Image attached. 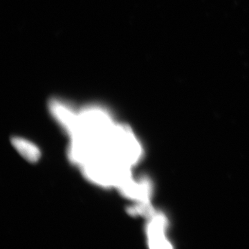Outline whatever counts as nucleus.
<instances>
[{
	"mask_svg": "<svg viewBox=\"0 0 249 249\" xmlns=\"http://www.w3.org/2000/svg\"><path fill=\"white\" fill-rule=\"evenodd\" d=\"M106 152V141L80 134L71 139L67 157L72 163L81 168Z\"/></svg>",
	"mask_w": 249,
	"mask_h": 249,
	"instance_id": "obj_4",
	"label": "nucleus"
},
{
	"mask_svg": "<svg viewBox=\"0 0 249 249\" xmlns=\"http://www.w3.org/2000/svg\"><path fill=\"white\" fill-rule=\"evenodd\" d=\"M11 143L18 153L27 161L34 163L40 160V148L28 139L19 137H13L11 139Z\"/></svg>",
	"mask_w": 249,
	"mask_h": 249,
	"instance_id": "obj_8",
	"label": "nucleus"
},
{
	"mask_svg": "<svg viewBox=\"0 0 249 249\" xmlns=\"http://www.w3.org/2000/svg\"><path fill=\"white\" fill-rule=\"evenodd\" d=\"M80 134L106 141L115 123L110 113L99 106H88L79 111Z\"/></svg>",
	"mask_w": 249,
	"mask_h": 249,
	"instance_id": "obj_3",
	"label": "nucleus"
},
{
	"mask_svg": "<svg viewBox=\"0 0 249 249\" xmlns=\"http://www.w3.org/2000/svg\"><path fill=\"white\" fill-rule=\"evenodd\" d=\"M49 107L51 114L70 139L80 134L79 111L58 99L51 100Z\"/></svg>",
	"mask_w": 249,
	"mask_h": 249,
	"instance_id": "obj_5",
	"label": "nucleus"
},
{
	"mask_svg": "<svg viewBox=\"0 0 249 249\" xmlns=\"http://www.w3.org/2000/svg\"><path fill=\"white\" fill-rule=\"evenodd\" d=\"M146 227L147 243L151 249L171 248L165 235L167 221L165 216L160 213L155 212L149 217Z\"/></svg>",
	"mask_w": 249,
	"mask_h": 249,
	"instance_id": "obj_7",
	"label": "nucleus"
},
{
	"mask_svg": "<svg viewBox=\"0 0 249 249\" xmlns=\"http://www.w3.org/2000/svg\"><path fill=\"white\" fill-rule=\"evenodd\" d=\"M106 152L124 165L133 168L142 157V148L133 130L126 124H114L106 139Z\"/></svg>",
	"mask_w": 249,
	"mask_h": 249,
	"instance_id": "obj_2",
	"label": "nucleus"
},
{
	"mask_svg": "<svg viewBox=\"0 0 249 249\" xmlns=\"http://www.w3.org/2000/svg\"><path fill=\"white\" fill-rule=\"evenodd\" d=\"M152 188L149 178L143 177L136 180L132 176L124 181L117 190L126 199L135 202H150Z\"/></svg>",
	"mask_w": 249,
	"mask_h": 249,
	"instance_id": "obj_6",
	"label": "nucleus"
},
{
	"mask_svg": "<svg viewBox=\"0 0 249 249\" xmlns=\"http://www.w3.org/2000/svg\"><path fill=\"white\" fill-rule=\"evenodd\" d=\"M80 168L83 176L89 182L105 188L117 189L132 176V168L116 160L106 152Z\"/></svg>",
	"mask_w": 249,
	"mask_h": 249,
	"instance_id": "obj_1",
	"label": "nucleus"
}]
</instances>
